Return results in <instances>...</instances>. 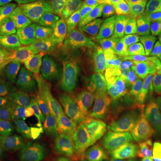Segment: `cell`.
Here are the masks:
<instances>
[{
	"label": "cell",
	"instance_id": "6da1fadb",
	"mask_svg": "<svg viewBox=\"0 0 161 161\" xmlns=\"http://www.w3.org/2000/svg\"><path fill=\"white\" fill-rule=\"evenodd\" d=\"M37 13L47 28L68 45H77L92 25H105L99 5L93 0H76L64 6L39 9Z\"/></svg>",
	"mask_w": 161,
	"mask_h": 161
},
{
	"label": "cell",
	"instance_id": "7a4b0ae2",
	"mask_svg": "<svg viewBox=\"0 0 161 161\" xmlns=\"http://www.w3.org/2000/svg\"><path fill=\"white\" fill-rule=\"evenodd\" d=\"M125 141L102 111L96 108L88 110L81 134V145L92 161H118L123 158Z\"/></svg>",
	"mask_w": 161,
	"mask_h": 161
},
{
	"label": "cell",
	"instance_id": "3957f363",
	"mask_svg": "<svg viewBox=\"0 0 161 161\" xmlns=\"http://www.w3.org/2000/svg\"><path fill=\"white\" fill-rule=\"evenodd\" d=\"M158 132L153 120L140 116L126 124L122 161H155Z\"/></svg>",
	"mask_w": 161,
	"mask_h": 161
},
{
	"label": "cell",
	"instance_id": "277c9868",
	"mask_svg": "<svg viewBox=\"0 0 161 161\" xmlns=\"http://www.w3.org/2000/svg\"><path fill=\"white\" fill-rule=\"evenodd\" d=\"M72 51L71 47L65 46L50 56L34 58L32 69L43 89L60 90L72 80Z\"/></svg>",
	"mask_w": 161,
	"mask_h": 161
},
{
	"label": "cell",
	"instance_id": "5b68a950",
	"mask_svg": "<svg viewBox=\"0 0 161 161\" xmlns=\"http://www.w3.org/2000/svg\"><path fill=\"white\" fill-rule=\"evenodd\" d=\"M115 90V87L98 74L82 79H72L58 92L75 108L82 104L92 107L105 103Z\"/></svg>",
	"mask_w": 161,
	"mask_h": 161
},
{
	"label": "cell",
	"instance_id": "8992f818",
	"mask_svg": "<svg viewBox=\"0 0 161 161\" xmlns=\"http://www.w3.org/2000/svg\"><path fill=\"white\" fill-rule=\"evenodd\" d=\"M135 56L131 41L125 37L119 38L111 47L107 63L100 73L115 89L124 86L134 70Z\"/></svg>",
	"mask_w": 161,
	"mask_h": 161
},
{
	"label": "cell",
	"instance_id": "52a82bcc",
	"mask_svg": "<svg viewBox=\"0 0 161 161\" xmlns=\"http://www.w3.org/2000/svg\"><path fill=\"white\" fill-rule=\"evenodd\" d=\"M17 35L29 47L34 58L50 56L64 47L63 41L47 28L37 12L31 15Z\"/></svg>",
	"mask_w": 161,
	"mask_h": 161
},
{
	"label": "cell",
	"instance_id": "ba28073f",
	"mask_svg": "<svg viewBox=\"0 0 161 161\" xmlns=\"http://www.w3.org/2000/svg\"><path fill=\"white\" fill-rule=\"evenodd\" d=\"M41 137L40 125L25 122L6 135L3 150L14 161H33Z\"/></svg>",
	"mask_w": 161,
	"mask_h": 161
},
{
	"label": "cell",
	"instance_id": "9c48e42d",
	"mask_svg": "<svg viewBox=\"0 0 161 161\" xmlns=\"http://www.w3.org/2000/svg\"><path fill=\"white\" fill-rule=\"evenodd\" d=\"M74 108L60 92H47L37 95L28 101L25 110V122L36 124L40 126L48 125L52 121Z\"/></svg>",
	"mask_w": 161,
	"mask_h": 161
},
{
	"label": "cell",
	"instance_id": "30bf717a",
	"mask_svg": "<svg viewBox=\"0 0 161 161\" xmlns=\"http://www.w3.org/2000/svg\"><path fill=\"white\" fill-rule=\"evenodd\" d=\"M91 108L88 105H79L52 121L47 125L52 137L67 148L77 147L84 128V116Z\"/></svg>",
	"mask_w": 161,
	"mask_h": 161
},
{
	"label": "cell",
	"instance_id": "8fae6325",
	"mask_svg": "<svg viewBox=\"0 0 161 161\" xmlns=\"http://www.w3.org/2000/svg\"><path fill=\"white\" fill-rule=\"evenodd\" d=\"M133 97L151 98L161 95V61L148 58L136 66L127 84Z\"/></svg>",
	"mask_w": 161,
	"mask_h": 161
},
{
	"label": "cell",
	"instance_id": "7c38bea8",
	"mask_svg": "<svg viewBox=\"0 0 161 161\" xmlns=\"http://www.w3.org/2000/svg\"><path fill=\"white\" fill-rule=\"evenodd\" d=\"M39 79L31 68L0 71V92L12 98L31 100L42 92Z\"/></svg>",
	"mask_w": 161,
	"mask_h": 161
},
{
	"label": "cell",
	"instance_id": "4fadbf2b",
	"mask_svg": "<svg viewBox=\"0 0 161 161\" xmlns=\"http://www.w3.org/2000/svg\"><path fill=\"white\" fill-rule=\"evenodd\" d=\"M160 16L161 0H135L122 28V36L132 40Z\"/></svg>",
	"mask_w": 161,
	"mask_h": 161
},
{
	"label": "cell",
	"instance_id": "5bb4252c",
	"mask_svg": "<svg viewBox=\"0 0 161 161\" xmlns=\"http://www.w3.org/2000/svg\"><path fill=\"white\" fill-rule=\"evenodd\" d=\"M33 64L29 47L18 35H13L0 44V71H17Z\"/></svg>",
	"mask_w": 161,
	"mask_h": 161
},
{
	"label": "cell",
	"instance_id": "9a60e30c",
	"mask_svg": "<svg viewBox=\"0 0 161 161\" xmlns=\"http://www.w3.org/2000/svg\"><path fill=\"white\" fill-rule=\"evenodd\" d=\"M118 39V32L103 24H94L80 37L77 47L83 52L108 57L111 47Z\"/></svg>",
	"mask_w": 161,
	"mask_h": 161
},
{
	"label": "cell",
	"instance_id": "2e32d148",
	"mask_svg": "<svg viewBox=\"0 0 161 161\" xmlns=\"http://www.w3.org/2000/svg\"><path fill=\"white\" fill-rule=\"evenodd\" d=\"M107 63V57L87 53L73 48L71 56V73L74 79H82L98 75Z\"/></svg>",
	"mask_w": 161,
	"mask_h": 161
},
{
	"label": "cell",
	"instance_id": "e0dca14e",
	"mask_svg": "<svg viewBox=\"0 0 161 161\" xmlns=\"http://www.w3.org/2000/svg\"><path fill=\"white\" fill-rule=\"evenodd\" d=\"M159 19L150 23L143 29L131 41L134 50L135 64L134 68L138 66L146 59L150 58L152 52L155 51L161 40Z\"/></svg>",
	"mask_w": 161,
	"mask_h": 161
},
{
	"label": "cell",
	"instance_id": "ac0fdd59",
	"mask_svg": "<svg viewBox=\"0 0 161 161\" xmlns=\"http://www.w3.org/2000/svg\"><path fill=\"white\" fill-rule=\"evenodd\" d=\"M135 0H100L98 3L105 20V25L121 32Z\"/></svg>",
	"mask_w": 161,
	"mask_h": 161
},
{
	"label": "cell",
	"instance_id": "d6986e66",
	"mask_svg": "<svg viewBox=\"0 0 161 161\" xmlns=\"http://www.w3.org/2000/svg\"><path fill=\"white\" fill-rule=\"evenodd\" d=\"M33 161H73L69 150L52 136L44 133L40 137Z\"/></svg>",
	"mask_w": 161,
	"mask_h": 161
},
{
	"label": "cell",
	"instance_id": "ffe728a7",
	"mask_svg": "<svg viewBox=\"0 0 161 161\" xmlns=\"http://www.w3.org/2000/svg\"><path fill=\"white\" fill-rule=\"evenodd\" d=\"M29 100L12 98L0 95V129L11 125L12 123L24 119L25 110Z\"/></svg>",
	"mask_w": 161,
	"mask_h": 161
},
{
	"label": "cell",
	"instance_id": "44dd1931",
	"mask_svg": "<svg viewBox=\"0 0 161 161\" xmlns=\"http://www.w3.org/2000/svg\"><path fill=\"white\" fill-rule=\"evenodd\" d=\"M32 14L33 9L30 6H18L6 13L4 23L0 28V44L6 38L17 35Z\"/></svg>",
	"mask_w": 161,
	"mask_h": 161
},
{
	"label": "cell",
	"instance_id": "7402d4cb",
	"mask_svg": "<svg viewBox=\"0 0 161 161\" xmlns=\"http://www.w3.org/2000/svg\"><path fill=\"white\" fill-rule=\"evenodd\" d=\"M29 1L39 10V9L52 8V7L64 6L66 4L73 3L76 0H29Z\"/></svg>",
	"mask_w": 161,
	"mask_h": 161
},
{
	"label": "cell",
	"instance_id": "603a6c76",
	"mask_svg": "<svg viewBox=\"0 0 161 161\" xmlns=\"http://www.w3.org/2000/svg\"><path fill=\"white\" fill-rule=\"evenodd\" d=\"M23 123H25V122L23 120L15 121V122L12 123L11 125H7V126L0 129V161H2V159H1V152H2V150H3L4 141H5V139H6V135L11 132L13 129H14V128L17 127L18 125H22Z\"/></svg>",
	"mask_w": 161,
	"mask_h": 161
},
{
	"label": "cell",
	"instance_id": "cb8c5ba5",
	"mask_svg": "<svg viewBox=\"0 0 161 161\" xmlns=\"http://www.w3.org/2000/svg\"><path fill=\"white\" fill-rule=\"evenodd\" d=\"M25 0H0V14L11 11L23 4Z\"/></svg>",
	"mask_w": 161,
	"mask_h": 161
},
{
	"label": "cell",
	"instance_id": "d4e9b609",
	"mask_svg": "<svg viewBox=\"0 0 161 161\" xmlns=\"http://www.w3.org/2000/svg\"><path fill=\"white\" fill-rule=\"evenodd\" d=\"M67 149L69 150L70 156H71L73 161H92L87 157V155L83 150L77 149V147L67 148Z\"/></svg>",
	"mask_w": 161,
	"mask_h": 161
},
{
	"label": "cell",
	"instance_id": "484cf974",
	"mask_svg": "<svg viewBox=\"0 0 161 161\" xmlns=\"http://www.w3.org/2000/svg\"><path fill=\"white\" fill-rule=\"evenodd\" d=\"M155 54L158 58H160L161 57V41L159 42V44L158 45L157 48L155 49Z\"/></svg>",
	"mask_w": 161,
	"mask_h": 161
},
{
	"label": "cell",
	"instance_id": "4316f807",
	"mask_svg": "<svg viewBox=\"0 0 161 161\" xmlns=\"http://www.w3.org/2000/svg\"><path fill=\"white\" fill-rule=\"evenodd\" d=\"M5 16H6V13H4V14H0V28L2 27V24H3V23H4Z\"/></svg>",
	"mask_w": 161,
	"mask_h": 161
},
{
	"label": "cell",
	"instance_id": "83f0119b",
	"mask_svg": "<svg viewBox=\"0 0 161 161\" xmlns=\"http://www.w3.org/2000/svg\"><path fill=\"white\" fill-rule=\"evenodd\" d=\"M159 22H160V24H159V29H160V37H161V16L160 18H159ZM161 41V40H160Z\"/></svg>",
	"mask_w": 161,
	"mask_h": 161
},
{
	"label": "cell",
	"instance_id": "f1b7e54d",
	"mask_svg": "<svg viewBox=\"0 0 161 161\" xmlns=\"http://www.w3.org/2000/svg\"><path fill=\"white\" fill-rule=\"evenodd\" d=\"M159 58V59H160V61H161V57H160V58Z\"/></svg>",
	"mask_w": 161,
	"mask_h": 161
},
{
	"label": "cell",
	"instance_id": "f546056e",
	"mask_svg": "<svg viewBox=\"0 0 161 161\" xmlns=\"http://www.w3.org/2000/svg\"><path fill=\"white\" fill-rule=\"evenodd\" d=\"M93 1H97V0H93Z\"/></svg>",
	"mask_w": 161,
	"mask_h": 161
},
{
	"label": "cell",
	"instance_id": "4dcf8cb0",
	"mask_svg": "<svg viewBox=\"0 0 161 161\" xmlns=\"http://www.w3.org/2000/svg\"><path fill=\"white\" fill-rule=\"evenodd\" d=\"M2 161H5V160H2Z\"/></svg>",
	"mask_w": 161,
	"mask_h": 161
}]
</instances>
